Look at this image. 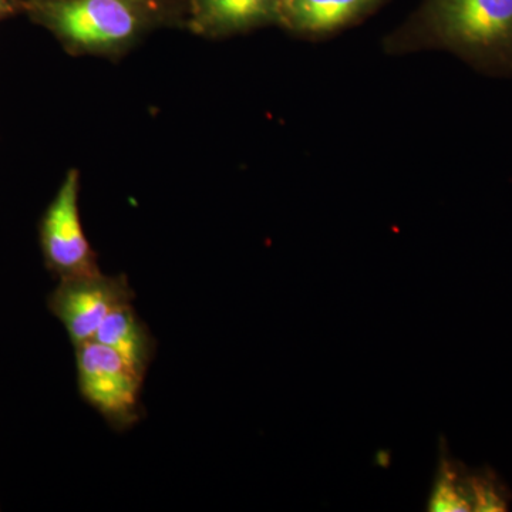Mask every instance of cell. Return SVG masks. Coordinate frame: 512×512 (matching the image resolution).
<instances>
[{
    "instance_id": "cell-1",
    "label": "cell",
    "mask_w": 512,
    "mask_h": 512,
    "mask_svg": "<svg viewBox=\"0 0 512 512\" xmlns=\"http://www.w3.org/2000/svg\"><path fill=\"white\" fill-rule=\"evenodd\" d=\"M389 55L439 49L477 73L512 79V0H423L386 36Z\"/></svg>"
},
{
    "instance_id": "cell-2",
    "label": "cell",
    "mask_w": 512,
    "mask_h": 512,
    "mask_svg": "<svg viewBox=\"0 0 512 512\" xmlns=\"http://www.w3.org/2000/svg\"><path fill=\"white\" fill-rule=\"evenodd\" d=\"M23 9L74 49L106 50L136 37L151 15L150 0H25Z\"/></svg>"
},
{
    "instance_id": "cell-3",
    "label": "cell",
    "mask_w": 512,
    "mask_h": 512,
    "mask_svg": "<svg viewBox=\"0 0 512 512\" xmlns=\"http://www.w3.org/2000/svg\"><path fill=\"white\" fill-rule=\"evenodd\" d=\"M77 384L80 394L109 423L111 429H130L143 416L141 389L146 375L116 350L89 340L77 346Z\"/></svg>"
},
{
    "instance_id": "cell-4",
    "label": "cell",
    "mask_w": 512,
    "mask_h": 512,
    "mask_svg": "<svg viewBox=\"0 0 512 512\" xmlns=\"http://www.w3.org/2000/svg\"><path fill=\"white\" fill-rule=\"evenodd\" d=\"M80 174L69 171L39 225L46 268L60 279L100 272L79 210Z\"/></svg>"
},
{
    "instance_id": "cell-5",
    "label": "cell",
    "mask_w": 512,
    "mask_h": 512,
    "mask_svg": "<svg viewBox=\"0 0 512 512\" xmlns=\"http://www.w3.org/2000/svg\"><path fill=\"white\" fill-rule=\"evenodd\" d=\"M136 298L124 275H92L60 279L47 298V308L63 323L74 348L93 340L101 323Z\"/></svg>"
},
{
    "instance_id": "cell-6",
    "label": "cell",
    "mask_w": 512,
    "mask_h": 512,
    "mask_svg": "<svg viewBox=\"0 0 512 512\" xmlns=\"http://www.w3.org/2000/svg\"><path fill=\"white\" fill-rule=\"evenodd\" d=\"M384 0H279V22L299 35L322 37L375 12Z\"/></svg>"
},
{
    "instance_id": "cell-7",
    "label": "cell",
    "mask_w": 512,
    "mask_h": 512,
    "mask_svg": "<svg viewBox=\"0 0 512 512\" xmlns=\"http://www.w3.org/2000/svg\"><path fill=\"white\" fill-rule=\"evenodd\" d=\"M194 26L210 35H229L279 22V0H192Z\"/></svg>"
},
{
    "instance_id": "cell-8",
    "label": "cell",
    "mask_w": 512,
    "mask_h": 512,
    "mask_svg": "<svg viewBox=\"0 0 512 512\" xmlns=\"http://www.w3.org/2000/svg\"><path fill=\"white\" fill-rule=\"evenodd\" d=\"M93 340L116 350L143 375H147L148 366L156 355V339L138 316L133 302L111 312L101 323Z\"/></svg>"
},
{
    "instance_id": "cell-9",
    "label": "cell",
    "mask_w": 512,
    "mask_h": 512,
    "mask_svg": "<svg viewBox=\"0 0 512 512\" xmlns=\"http://www.w3.org/2000/svg\"><path fill=\"white\" fill-rule=\"evenodd\" d=\"M429 511L470 512L473 511L470 490V470L441 450L439 470L434 478Z\"/></svg>"
},
{
    "instance_id": "cell-10",
    "label": "cell",
    "mask_w": 512,
    "mask_h": 512,
    "mask_svg": "<svg viewBox=\"0 0 512 512\" xmlns=\"http://www.w3.org/2000/svg\"><path fill=\"white\" fill-rule=\"evenodd\" d=\"M470 490L474 512H503L510 507V490L491 468L470 470Z\"/></svg>"
},
{
    "instance_id": "cell-11",
    "label": "cell",
    "mask_w": 512,
    "mask_h": 512,
    "mask_svg": "<svg viewBox=\"0 0 512 512\" xmlns=\"http://www.w3.org/2000/svg\"><path fill=\"white\" fill-rule=\"evenodd\" d=\"M19 10H25L22 0H0V20L15 15Z\"/></svg>"
}]
</instances>
